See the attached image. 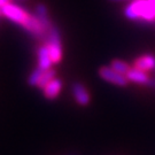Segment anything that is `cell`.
Returning a JSON list of instances; mask_svg holds the SVG:
<instances>
[{"label":"cell","instance_id":"cell-11","mask_svg":"<svg viewBox=\"0 0 155 155\" xmlns=\"http://www.w3.org/2000/svg\"><path fill=\"white\" fill-rule=\"evenodd\" d=\"M54 78H55V70H53V69L44 70L43 74H41V76H40V79H39L37 86H38L39 89H44L45 86L50 83L51 81H53Z\"/></svg>","mask_w":155,"mask_h":155},{"label":"cell","instance_id":"cell-16","mask_svg":"<svg viewBox=\"0 0 155 155\" xmlns=\"http://www.w3.org/2000/svg\"><path fill=\"white\" fill-rule=\"evenodd\" d=\"M1 16H4V15H2V11H1V8H0V17Z\"/></svg>","mask_w":155,"mask_h":155},{"label":"cell","instance_id":"cell-5","mask_svg":"<svg viewBox=\"0 0 155 155\" xmlns=\"http://www.w3.org/2000/svg\"><path fill=\"white\" fill-rule=\"evenodd\" d=\"M127 78L129 79V82H133L139 85H145V86H152L154 87V78H152L147 74V71L137 69L134 67H131L130 70L127 72Z\"/></svg>","mask_w":155,"mask_h":155},{"label":"cell","instance_id":"cell-13","mask_svg":"<svg viewBox=\"0 0 155 155\" xmlns=\"http://www.w3.org/2000/svg\"><path fill=\"white\" fill-rule=\"evenodd\" d=\"M43 71H44L43 69H40V68L37 67V68L30 74V76H29V78H28L29 85H31V86H37V84H38L39 79H40V76H41Z\"/></svg>","mask_w":155,"mask_h":155},{"label":"cell","instance_id":"cell-4","mask_svg":"<svg viewBox=\"0 0 155 155\" xmlns=\"http://www.w3.org/2000/svg\"><path fill=\"white\" fill-rule=\"evenodd\" d=\"M99 76L106 82L117 85V86H127L129 79L125 75H122L120 72L115 71L110 66L109 67H101L99 69Z\"/></svg>","mask_w":155,"mask_h":155},{"label":"cell","instance_id":"cell-2","mask_svg":"<svg viewBox=\"0 0 155 155\" xmlns=\"http://www.w3.org/2000/svg\"><path fill=\"white\" fill-rule=\"evenodd\" d=\"M124 15L132 21L155 22V0H133L124 8Z\"/></svg>","mask_w":155,"mask_h":155},{"label":"cell","instance_id":"cell-9","mask_svg":"<svg viewBox=\"0 0 155 155\" xmlns=\"http://www.w3.org/2000/svg\"><path fill=\"white\" fill-rule=\"evenodd\" d=\"M62 89V82L58 78H54L53 81H51L50 83L45 86L44 89V95L47 99H55L56 97L60 94V91Z\"/></svg>","mask_w":155,"mask_h":155},{"label":"cell","instance_id":"cell-12","mask_svg":"<svg viewBox=\"0 0 155 155\" xmlns=\"http://www.w3.org/2000/svg\"><path fill=\"white\" fill-rule=\"evenodd\" d=\"M110 67L115 71L120 72V74H122V75H127V72L129 71L130 68H131L127 62L121 61V60H113L110 63Z\"/></svg>","mask_w":155,"mask_h":155},{"label":"cell","instance_id":"cell-15","mask_svg":"<svg viewBox=\"0 0 155 155\" xmlns=\"http://www.w3.org/2000/svg\"><path fill=\"white\" fill-rule=\"evenodd\" d=\"M110 1H133V0H110Z\"/></svg>","mask_w":155,"mask_h":155},{"label":"cell","instance_id":"cell-17","mask_svg":"<svg viewBox=\"0 0 155 155\" xmlns=\"http://www.w3.org/2000/svg\"><path fill=\"white\" fill-rule=\"evenodd\" d=\"M153 72H154V77H153V78H154V84H155V70ZM154 87H155V85H154Z\"/></svg>","mask_w":155,"mask_h":155},{"label":"cell","instance_id":"cell-7","mask_svg":"<svg viewBox=\"0 0 155 155\" xmlns=\"http://www.w3.org/2000/svg\"><path fill=\"white\" fill-rule=\"evenodd\" d=\"M72 95L78 105L87 106L90 104V94L82 83H75L72 85Z\"/></svg>","mask_w":155,"mask_h":155},{"label":"cell","instance_id":"cell-10","mask_svg":"<svg viewBox=\"0 0 155 155\" xmlns=\"http://www.w3.org/2000/svg\"><path fill=\"white\" fill-rule=\"evenodd\" d=\"M35 12H36L35 15L38 17V20L40 21V23H41L47 30H50V28L53 24L51 23V18H50V15H48V12H47L46 6L43 5V4H39V5L36 6Z\"/></svg>","mask_w":155,"mask_h":155},{"label":"cell","instance_id":"cell-14","mask_svg":"<svg viewBox=\"0 0 155 155\" xmlns=\"http://www.w3.org/2000/svg\"><path fill=\"white\" fill-rule=\"evenodd\" d=\"M12 0H0V8H2L5 5H7L8 2H11Z\"/></svg>","mask_w":155,"mask_h":155},{"label":"cell","instance_id":"cell-6","mask_svg":"<svg viewBox=\"0 0 155 155\" xmlns=\"http://www.w3.org/2000/svg\"><path fill=\"white\" fill-rule=\"evenodd\" d=\"M133 67L144 70V71H154L155 70V55L154 54H144L136 59L133 62Z\"/></svg>","mask_w":155,"mask_h":155},{"label":"cell","instance_id":"cell-3","mask_svg":"<svg viewBox=\"0 0 155 155\" xmlns=\"http://www.w3.org/2000/svg\"><path fill=\"white\" fill-rule=\"evenodd\" d=\"M46 45L50 51V55L53 63H59L62 59V46L60 31L55 25H52L47 33V41Z\"/></svg>","mask_w":155,"mask_h":155},{"label":"cell","instance_id":"cell-1","mask_svg":"<svg viewBox=\"0 0 155 155\" xmlns=\"http://www.w3.org/2000/svg\"><path fill=\"white\" fill-rule=\"evenodd\" d=\"M2 15L11 20L12 22L16 23L25 29L31 36H33L36 39H45L47 37L48 30L45 28L40 23L38 17L36 15H32L25 11L24 8L20 7L18 5H15L13 2H8L2 8Z\"/></svg>","mask_w":155,"mask_h":155},{"label":"cell","instance_id":"cell-8","mask_svg":"<svg viewBox=\"0 0 155 155\" xmlns=\"http://www.w3.org/2000/svg\"><path fill=\"white\" fill-rule=\"evenodd\" d=\"M53 64V61L51 59L50 51L47 45L45 44L38 48V68L43 70H48Z\"/></svg>","mask_w":155,"mask_h":155}]
</instances>
